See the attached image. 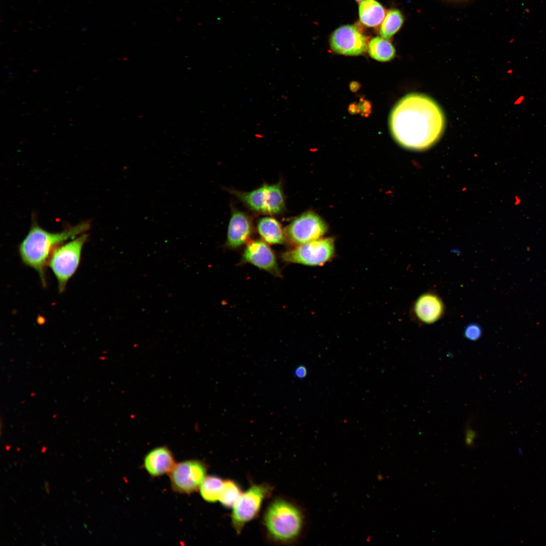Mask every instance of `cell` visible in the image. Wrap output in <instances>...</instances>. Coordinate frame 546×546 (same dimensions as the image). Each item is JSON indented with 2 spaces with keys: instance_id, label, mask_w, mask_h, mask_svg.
I'll return each mask as SVG.
<instances>
[{
  "instance_id": "obj_24",
  "label": "cell",
  "mask_w": 546,
  "mask_h": 546,
  "mask_svg": "<svg viewBox=\"0 0 546 546\" xmlns=\"http://www.w3.org/2000/svg\"><path fill=\"white\" fill-rule=\"evenodd\" d=\"M359 112H362L363 115L368 114L371 111V105L367 101H362L357 105Z\"/></svg>"
},
{
  "instance_id": "obj_21",
  "label": "cell",
  "mask_w": 546,
  "mask_h": 546,
  "mask_svg": "<svg viewBox=\"0 0 546 546\" xmlns=\"http://www.w3.org/2000/svg\"><path fill=\"white\" fill-rule=\"evenodd\" d=\"M482 329L477 324H470L465 329L464 336L470 341H477L482 336Z\"/></svg>"
},
{
  "instance_id": "obj_12",
  "label": "cell",
  "mask_w": 546,
  "mask_h": 546,
  "mask_svg": "<svg viewBox=\"0 0 546 546\" xmlns=\"http://www.w3.org/2000/svg\"><path fill=\"white\" fill-rule=\"evenodd\" d=\"M242 260L274 276L281 275L274 251L263 241L255 240L248 243L244 251Z\"/></svg>"
},
{
  "instance_id": "obj_2",
  "label": "cell",
  "mask_w": 546,
  "mask_h": 546,
  "mask_svg": "<svg viewBox=\"0 0 546 546\" xmlns=\"http://www.w3.org/2000/svg\"><path fill=\"white\" fill-rule=\"evenodd\" d=\"M89 221L68 226L61 232L53 233L33 221L29 232L19 244L18 253L22 262L38 274L42 285H47V268L54 251L69 239L85 233L90 228Z\"/></svg>"
},
{
  "instance_id": "obj_18",
  "label": "cell",
  "mask_w": 546,
  "mask_h": 546,
  "mask_svg": "<svg viewBox=\"0 0 546 546\" xmlns=\"http://www.w3.org/2000/svg\"><path fill=\"white\" fill-rule=\"evenodd\" d=\"M224 481L215 476L205 477L199 487L202 497L209 503H215L220 499Z\"/></svg>"
},
{
  "instance_id": "obj_6",
  "label": "cell",
  "mask_w": 546,
  "mask_h": 546,
  "mask_svg": "<svg viewBox=\"0 0 546 546\" xmlns=\"http://www.w3.org/2000/svg\"><path fill=\"white\" fill-rule=\"evenodd\" d=\"M234 194L251 209L262 213L277 214L285 207V199L280 183L265 185L250 192Z\"/></svg>"
},
{
  "instance_id": "obj_14",
  "label": "cell",
  "mask_w": 546,
  "mask_h": 546,
  "mask_svg": "<svg viewBox=\"0 0 546 546\" xmlns=\"http://www.w3.org/2000/svg\"><path fill=\"white\" fill-rule=\"evenodd\" d=\"M251 232V222L248 216L240 211H234L228 225L227 246L231 248L242 246L248 240Z\"/></svg>"
},
{
  "instance_id": "obj_17",
  "label": "cell",
  "mask_w": 546,
  "mask_h": 546,
  "mask_svg": "<svg viewBox=\"0 0 546 546\" xmlns=\"http://www.w3.org/2000/svg\"><path fill=\"white\" fill-rule=\"evenodd\" d=\"M368 51L372 58L381 62L390 61L395 55V50L392 44L382 37H374L369 41Z\"/></svg>"
},
{
  "instance_id": "obj_16",
  "label": "cell",
  "mask_w": 546,
  "mask_h": 546,
  "mask_svg": "<svg viewBox=\"0 0 546 546\" xmlns=\"http://www.w3.org/2000/svg\"><path fill=\"white\" fill-rule=\"evenodd\" d=\"M257 231L262 239L270 244H282L285 239L281 224L273 217L261 218L257 224Z\"/></svg>"
},
{
  "instance_id": "obj_9",
  "label": "cell",
  "mask_w": 546,
  "mask_h": 546,
  "mask_svg": "<svg viewBox=\"0 0 546 546\" xmlns=\"http://www.w3.org/2000/svg\"><path fill=\"white\" fill-rule=\"evenodd\" d=\"M327 229L326 223L320 216L312 211H307L294 219L284 232L285 238L297 246L322 238Z\"/></svg>"
},
{
  "instance_id": "obj_23",
  "label": "cell",
  "mask_w": 546,
  "mask_h": 546,
  "mask_svg": "<svg viewBox=\"0 0 546 546\" xmlns=\"http://www.w3.org/2000/svg\"><path fill=\"white\" fill-rule=\"evenodd\" d=\"M294 375L296 377L303 379L307 375V369L303 365H299L295 369Z\"/></svg>"
},
{
  "instance_id": "obj_10",
  "label": "cell",
  "mask_w": 546,
  "mask_h": 546,
  "mask_svg": "<svg viewBox=\"0 0 546 546\" xmlns=\"http://www.w3.org/2000/svg\"><path fill=\"white\" fill-rule=\"evenodd\" d=\"M368 37L353 25H342L332 33L331 48L334 52L348 56H357L365 52L369 44Z\"/></svg>"
},
{
  "instance_id": "obj_15",
  "label": "cell",
  "mask_w": 546,
  "mask_h": 546,
  "mask_svg": "<svg viewBox=\"0 0 546 546\" xmlns=\"http://www.w3.org/2000/svg\"><path fill=\"white\" fill-rule=\"evenodd\" d=\"M358 13L361 23L369 27L379 25L386 16L384 7L375 0H363L360 2Z\"/></svg>"
},
{
  "instance_id": "obj_22",
  "label": "cell",
  "mask_w": 546,
  "mask_h": 546,
  "mask_svg": "<svg viewBox=\"0 0 546 546\" xmlns=\"http://www.w3.org/2000/svg\"><path fill=\"white\" fill-rule=\"evenodd\" d=\"M477 438V432L470 426H467L465 430V445L469 448L475 446V440Z\"/></svg>"
},
{
  "instance_id": "obj_13",
  "label": "cell",
  "mask_w": 546,
  "mask_h": 546,
  "mask_svg": "<svg viewBox=\"0 0 546 546\" xmlns=\"http://www.w3.org/2000/svg\"><path fill=\"white\" fill-rule=\"evenodd\" d=\"M175 464L172 452L166 446L151 450L146 454L143 462L145 469L152 477L169 474Z\"/></svg>"
},
{
  "instance_id": "obj_4",
  "label": "cell",
  "mask_w": 546,
  "mask_h": 546,
  "mask_svg": "<svg viewBox=\"0 0 546 546\" xmlns=\"http://www.w3.org/2000/svg\"><path fill=\"white\" fill-rule=\"evenodd\" d=\"M88 238L87 234H82L61 244L52 254L48 266L56 278L60 293L65 290L68 281L76 271Z\"/></svg>"
},
{
  "instance_id": "obj_5",
  "label": "cell",
  "mask_w": 546,
  "mask_h": 546,
  "mask_svg": "<svg viewBox=\"0 0 546 546\" xmlns=\"http://www.w3.org/2000/svg\"><path fill=\"white\" fill-rule=\"evenodd\" d=\"M334 239L332 237L321 238L297 245L294 249L284 252L282 260L287 263L316 266H322L331 261L335 256Z\"/></svg>"
},
{
  "instance_id": "obj_27",
  "label": "cell",
  "mask_w": 546,
  "mask_h": 546,
  "mask_svg": "<svg viewBox=\"0 0 546 546\" xmlns=\"http://www.w3.org/2000/svg\"><path fill=\"white\" fill-rule=\"evenodd\" d=\"M356 1L357 2H361V1H363V0H356Z\"/></svg>"
},
{
  "instance_id": "obj_3",
  "label": "cell",
  "mask_w": 546,
  "mask_h": 546,
  "mask_svg": "<svg viewBox=\"0 0 546 546\" xmlns=\"http://www.w3.org/2000/svg\"><path fill=\"white\" fill-rule=\"evenodd\" d=\"M263 524L271 539L287 543L295 540L301 533L303 517L294 504L283 498H277L267 507Z\"/></svg>"
},
{
  "instance_id": "obj_7",
  "label": "cell",
  "mask_w": 546,
  "mask_h": 546,
  "mask_svg": "<svg viewBox=\"0 0 546 546\" xmlns=\"http://www.w3.org/2000/svg\"><path fill=\"white\" fill-rule=\"evenodd\" d=\"M271 490V486L266 484H254L242 493L233 506L231 515L233 526L238 534L247 522L256 517L263 500Z\"/></svg>"
},
{
  "instance_id": "obj_25",
  "label": "cell",
  "mask_w": 546,
  "mask_h": 546,
  "mask_svg": "<svg viewBox=\"0 0 546 546\" xmlns=\"http://www.w3.org/2000/svg\"><path fill=\"white\" fill-rule=\"evenodd\" d=\"M45 488H46V490L47 492L48 493L49 492V485H48L47 482H46V483H45Z\"/></svg>"
},
{
  "instance_id": "obj_1",
  "label": "cell",
  "mask_w": 546,
  "mask_h": 546,
  "mask_svg": "<svg viewBox=\"0 0 546 546\" xmlns=\"http://www.w3.org/2000/svg\"><path fill=\"white\" fill-rule=\"evenodd\" d=\"M389 126L396 142L404 148L426 149L441 136L445 127L443 113L431 98L419 94H408L392 109Z\"/></svg>"
},
{
  "instance_id": "obj_26",
  "label": "cell",
  "mask_w": 546,
  "mask_h": 546,
  "mask_svg": "<svg viewBox=\"0 0 546 546\" xmlns=\"http://www.w3.org/2000/svg\"><path fill=\"white\" fill-rule=\"evenodd\" d=\"M518 453L519 454H520L522 455V454H523V450H522V449L521 448H519L518 449Z\"/></svg>"
},
{
  "instance_id": "obj_19",
  "label": "cell",
  "mask_w": 546,
  "mask_h": 546,
  "mask_svg": "<svg viewBox=\"0 0 546 546\" xmlns=\"http://www.w3.org/2000/svg\"><path fill=\"white\" fill-rule=\"evenodd\" d=\"M404 21L401 12L397 9H391L386 14L379 29L381 36L385 39L391 38L401 28Z\"/></svg>"
},
{
  "instance_id": "obj_20",
  "label": "cell",
  "mask_w": 546,
  "mask_h": 546,
  "mask_svg": "<svg viewBox=\"0 0 546 546\" xmlns=\"http://www.w3.org/2000/svg\"><path fill=\"white\" fill-rule=\"evenodd\" d=\"M242 494L239 486L234 481H224L219 501L226 508L233 507Z\"/></svg>"
},
{
  "instance_id": "obj_8",
  "label": "cell",
  "mask_w": 546,
  "mask_h": 546,
  "mask_svg": "<svg viewBox=\"0 0 546 546\" xmlns=\"http://www.w3.org/2000/svg\"><path fill=\"white\" fill-rule=\"evenodd\" d=\"M207 466L198 460L176 464L169 473L171 485L176 492L190 494L199 488L206 477Z\"/></svg>"
},
{
  "instance_id": "obj_11",
  "label": "cell",
  "mask_w": 546,
  "mask_h": 546,
  "mask_svg": "<svg viewBox=\"0 0 546 546\" xmlns=\"http://www.w3.org/2000/svg\"><path fill=\"white\" fill-rule=\"evenodd\" d=\"M414 319L421 324L429 325L440 320L445 313V305L435 292L429 291L421 295L412 307Z\"/></svg>"
}]
</instances>
